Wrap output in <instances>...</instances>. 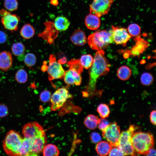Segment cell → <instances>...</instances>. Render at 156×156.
<instances>
[{
  "label": "cell",
  "instance_id": "836d02e7",
  "mask_svg": "<svg viewBox=\"0 0 156 156\" xmlns=\"http://www.w3.org/2000/svg\"><path fill=\"white\" fill-rule=\"evenodd\" d=\"M51 93L50 91L45 90L42 92L40 95V101L44 103L49 101L51 99Z\"/></svg>",
  "mask_w": 156,
  "mask_h": 156
},
{
  "label": "cell",
  "instance_id": "d6986e66",
  "mask_svg": "<svg viewBox=\"0 0 156 156\" xmlns=\"http://www.w3.org/2000/svg\"><path fill=\"white\" fill-rule=\"evenodd\" d=\"M54 25L57 30L64 31L67 30L68 28L70 23L65 17L59 16L55 19Z\"/></svg>",
  "mask_w": 156,
  "mask_h": 156
},
{
  "label": "cell",
  "instance_id": "2e32d148",
  "mask_svg": "<svg viewBox=\"0 0 156 156\" xmlns=\"http://www.w3.org/2000/svg\"><path fill=\"white\" fill-rule=\"evenodd\" d=\"M13 59L11 53L8 51L0 52V70L8 71L12 67Z\"/></svg>",
  "mask_w": 156,
  "mask_h": 156
},
{
  "label": "cell",
  "instance_id": "30bf717a",
  "mask_svg": "<svg viewBox=\"0 0 156 156\" xmlns=\"http://www.w3.org/2000/svg\"><path fill=\"white\" fill-rule=\"evenodd\" d=\"M113 0H93L90 5V13L99 17L107 14Z\"/></svg>",
  "mask_w": 156,
  "mask_h": 156
},
{
  "label": "cell",
  "instance_id": "4316f807",
  "mask_svg": "<svg viewBox=\"0 0 156 156\" xmlns=\"http://www.w3.org/2000/svg\"><path fill=\"white\" fill-rule=\"evenodd\" d=\"M93 60V58L91 55L86 54L83 55L81 56L79 61L83 68L88 69L91 66Z\"/></svg>",
  "mask_w": 156,
  "mask_h": 156
},
{
  "label": "cell",
  "instance_id": "1f68e13d",
  "mask_svg": "<svg viewBox=\"0 0 156 156\" xmlns=\"http://www.w3.org/2000/svg\"><path fill=\"white\" fill-rule=\"evenodd\" d=\"M127 30L129 34L131 36H136L140 34L141 28L138 25L135 23H132L128 26Z\"/></svg>",
  "mask_w": 156,
  "mask_h": 156
},
{
  "label": "cell",
  "instance_id": "484cf974",
  "mask_svg": "<svg viewBox=\"0 0 156 156\" xmlns=\"http://www.w3.org/2000/svg\"><path fill=\"white\" fill-rule=\"evenodd\" d=\"M24 45L20 42L14 43L11 47V51L13 55L17 57H21L24 54L25 51Z\"/></svg>",
  "mask_w": 156,
  "mask_h": 156
},
{
  "label": "cell",
  "instance_id": "44dd1931",
  "mask_svg": "<svg viewBox=\"0 0 156 156\" xmlns=\"http://www.w3.org/2000/svg\"><path fill=\"white\" fill-rule=\"evenodd\" d=\"M100 119L96 116L90 114L86 118L84 121V124L88 129H94L98 126Z\"/></svg>",
  "mask_w": 156,
  "mask_h": 156
},
{
  "label": "cell",
  "instance_id": "83f0119b",
  "mask_svg": "<svg viewBox=\"0 0 156 156\" xmlns=\"http://www.w3.org/2000/svg\"><path fill=\"white\" fill-rule=\"evenodd\" d=\"M28 77L27 73L25 70L23 68H21L16 73L15 80L18 83H23L27 81Z\"/></svg>",
  "mask_w": 156,
  "mask_h": 156
},
{
  "label": "cell",
  "instance_id": "5bb4252c",
  "mask_svg": "<svg viewBox=\"0 0 156 156\" xmlns=\"http://www.w3.org/2000/svg\"><path fill=\"white\" fill-rule=\"evenodd\" d=\"M47 140L46 135L31 139L30 156H38L42 151Z\"/></svg>",
  "mask_w": 156,
  "mask_h": 156
},
{
  "label": "cell",
  "instance_id": "7402d4cb",
  "mask_svg": "<svg viewBox=\"0 0 156 156\" xmlns=\"http://www.w3.org/2000/svg\"><path fill=\"white\" fill-rule=\"evenodd\" d=\"M31 139L23 138L19 156H30Z\"/></svg>",
  "mask_w": 156,
  "mask_h": 156
},
{
  "label": "cell",
  "instance_id": "d6a6232c",
  "mask_svg": "<svg viewBox=\"0 0 156 156\" xmlns=\"http://www.w3.org/2000/svg\"><path fill=\"white\" fill-rule=\"evenodd\" d=\"M4 5L9 11H13L17 9L18 4L17 0H5Z\"/></svg>",
  "mask_w": 156,
  "mask_h": 156
},
{
  "label": "cell",
  "instance_id": "f546056e",
  "mask_svg": "<svg viewBox=\"0 0 156 156\" xmlns=\"http://www.w3.org/2000/svg\"><path fill=\"white\" fill-rule=\"evenodd\" d=\"M35 55L31 53H28L25 56L24 62L27 67H31L34 66L36 62Z\"/></svg>",
  "mask_w": 156,
  "mask_h": 156
},
{
  "label": "cell",
  "instance_id": "9a60e30c",
  "mask_svg": "<svg viewBox=\"0 0 156 156\" xmlns=\"http://www.w3.org/2000/svg\"><path fill=\"white\" fill-rule=\"evenodd\" d=\"M134 40L135 44L130 51V54L134 56H138L144 51L148 47L149 43L140 36L135 37Z\"/></svg>",
  "mask_w": 156,
  "mask_h": 156
},
{
  "label": "cell",
  "instance_id": "8d00e7d4",
  "mask_svg": "<svg viewBox=\"0 0 156 156\" xmlns=\"http://www.w3.org/2000/svg\"><path fill=\"white\" fill-rule=\"evenodd\" d=\"M110 124L109 121L106 119L102 118L100 119V122L98 124V128L103 131Z\"/></svg>",
  "mask_w": 156,
  "mask_h": 156
},
{
  "label": "cell",
  "instance_id": "52a82bcc",
  "mask_svg": "<svg viewBox=\"0 0 156 156\" xmlns=\"http://www.w3.org/2000/svg\"><path fill=\"white\" fill-rule=\"evenodd\" d=\"M72 97L65 88H58L51 96V109L55 111L61 108L67 100Z\"/></svg>",
  "mask_w": 156,
  "mask_h": 156
},
{
  "label": "cell",
  "instance_id": "603a6c76",
  "mask_svg": "<svg viewBox=\"0 0 156 156\" xmlns=\"http://www.w3.org/2000/svg\"><path fill=\"white\" fill-rule=\"evenodd\" d=\"M20 33L21 36L24 39H29L34 35L35 29L31 25L27 23L23 26Z\"/></svg>",
  "mask_w": 156,
  "mask_h": 156
},
{
  "label": "cell",
  "instance_id": "ffe728a7",
  "mask_svg": "<svg viewBox=\"0 0 156 156\" xmlns=\"http://www.w3.org/2000/svg\"><path fill=\"white\" fill-rule=\"evenodd\" d=\"M112 146L105 141L99 142L97 144L96 150L100 155L106 156L108 155L112 147Z\"/></svg>",
  "mask_w": 156,
  "mask_h": 156
},
{
  "label": "cell",
  "instance_id": "4dcf8cb0",
  "mask_svg": "<svg viewBox=\"0 0 156 156\" xmlns=\"http://www.w3.org/2000/svg\"><path fill=\"white\" fill-rule=\"evenodd\" d=\"M153 77L150 73L145 72L143 73L140 77L141 83L145 86H148L150 85L153 81Z\"/></svg>",
  "mask_w": 156,
  "mask_h": 156
},
{
  "label": "cell",
  "instance_id": "e0dca14e",
  "mask_svg": "<svg viewBox=\"0 0 156 156\" xmlns=\"http://www.w3.org/2000/svg\"><path fill=\"white\" fill-rule=\"evenodd\" d=\"M70 39L75 45L82 46L86 42L87 38L84 32L80 29L76 30L71 35Z\"/></svg>",
  "mask_w": 156,
  "mask_h": 156
},
{
  "label": "cell",
  "instance_id": "d590c367",
  "mask_svg": "<svg viewBox=\"0 0 156 156\" xmlns=\"http://www.w3.org/2000/svg\"><path fill=\"white\" fill-rule=\"evenodd\" d=\"M90 139L92 142L96 144L101 140V138L99 133L93 132L90 135Z\"/></svg>",
  "mask_w": 156,
  "mask_h": 156
},
{
  "label": "cell",
  "instance_id": "e575fe53",
  "mask_svg": "<svg viewBox=\"0 0 156 156\" xmlns=\"http://www.w3.org/2000/svg\"><path fill=\"white\" fill-rule=\"evenodd\" d=\"M109 156H124L125 155L120 149L117 146H112L109 153Z\"/></svg>",
  "mask_w": 156,
  "mask_h": 156
},
{
  "label": "cell",
  "instance_id": "8992f818",
  "mask_svg": "<svg viewBox=\"0 0 156 156\" xmlns=\"http://www.w3.org/2000/svg\"><path fill=\"white\" fill-rule=\"evenodd\" d=\"M134 127L131 126L126 131H122L120 134L118 146L125 155H135V151L132 143V137L134 133Z\"/></svg>",
  "mask_w": 156,
  "mask_h": 156
},
{
  "label": "cell",
  "instance_id": "8fae6325",
  "mask_svg": "<svg viewBox=\"0 0 156 156\" xmlns=\"http://www.w3.org/2000/svg\"><path fill=\"white\" fill-rule=\"evenodd\" d=\"M22 133L24 138H34L46 135L42 127L38 122H28L23 126Z\"/></svg>",
  "mask_w": 156,
  "mask_h": 156
},
{
  "label": "cell",
  "instance_id": "f35d334b",
  "mask_svg": "<svg viewBox=\"0 0 156 156\" xmlns=\"http://www.w3.org/2000/svg\"><path fill=\"white\" fill-rule=\"evenodd\" d=\"M150 120L151 123L154 125H156V111H152L150 115Z\"/></svg>",
  "mask_w": 156,
  "mask_h": 156
},
{
  "label": "cell",
  "instance_id": "74e56055",
  "mask_svg": "<svg viewBox=\"0 0 156 156\" xmlns=\"http://www.w3.org/2000/svg\"><path fill=\"white\" fill-rule=\"evenodd\" d=\"M8 114L7 107L3 104H0V117L6 116Z\"/></svg>",
  "mask_w": 156,
  "mask_h": 156
},
{
  "label": "cell",
  "instance_id": "7c38bea8",
  "mask_svg": "<svg viewBox=\"0 0 156 156\" xmlns=\"http://www.w3.org/2000/svg\"><path fill=\"white\" fill-rule=\"evenodd\" d=\"M47 70L50 80L62 78L65 72L61 64L56 61L55 57L53 54L50 55Z\"/></svg>",
  "mask_w": 156,
  "mask_h": 156
},
{
  "label": "cell",
  "instance_id": "ba28073f",
  "mask_svg": "<svg viewBox=\"0 0 156 156\" xmlns=\"http://www.w3.org/2000/svg\"><path fill=\"white\" fill-rule=\"evenodd\" d=\"M0 16L1 23L5 29L12 32L17 30L20 20L19 16L4 9L0 10Z\"/></svg>",
  "mask_w": 156,
  "mask_h": 156
},
{
  "label": "cell",
  "instance_id": "60d3db41",
  "mask_svg": "<svg viewBox=\"0 0 156 156\" xmlns=\"http://www.w3.org/2000/svg\"><path fill=\"white\" fill-rule=\"evenodd\" d=\"M148 156H155L156 155L155 150L153 148L150 149L148 151L147 154L146 155Z\"/></svg>",
  "mask_w": 156,
  "mask_h": 156
},
{
  "label": "cell",
  "instance_id": "f1b7e54d",
  "mask_svg": "<svg viewBox=\"0 0 156 156\" xmlns=\"http://www.w3.org/2000/svg\"><path fill=\"white\" fill-rule=\"evenodd\" d=\"M97 111L101 117L103 118L108 117L110 114L109 107L105 104H100L98 107Z\"/></svg>",
  "mask_w": 156,
  "mask_h": 156
},
{
  "label": "cell",
  "instance_id": "4fadbf2b",
  "mask_svg": "<svg viewBox=\"0 0 156 156\" xmlns=\"http://www.w3.org/2000/svg\"><path fill=\"white\" fill-rule=\"evenodd\" d=\"M111 30L114 41L117 44L125 47L132 37L125 28L113 26Z\"/></svg>",
  "mask_w": 156,
  "mask_h": 156
},
{
  "label": "cell",
  "instance_id": "3957f363",
  "mask_svg": "<svg viewBox=\"0 0 156 156\" xmlns=\"http://www.w3.org/2000/svg\"><path fill=\"white\" fill-rule=\"evenodd\" d=\"M113 42L112 30H98L89 36L87 39L90 47L97 51L105 49Z\"/></svg>",
  "mask_w": 156,
  "mask_h": 156
},
{
  "label": "cell",
  "instance_id": "5b68a950",
  "mask_svg": "<svg viewBox=\"0 0 156 156\" xmlns=\"http://www.w3.org/2000/svg\"><path fill=\"white\" fill-rule=\"evenodd\" d=\"M67 64L69 69L65 72L64 76L65 82L68 85H80L82 81L80 74L82 72L83 68L80 64L79 60H71Z\"/></svg>",
  "mask_w": 156,
  "mask_h": 156
},
{
  "label": "cell",
  "instance_id": "ac0fdd59",
  "mask_svg": "<svg viewBox=\"0 0 156 156\" xmlns=\"http://www.w3.org/2000/svg\"><path fill=\"white\" fill-rule=\"evenodd\" d=\"M85 23L88 29L94 30L99 27L101 21L99 17L94 14L90 13L86 17Z\"/></svg>",
  "mask_w": 156,
  "mask_h": 156
},
{
  "label": "cell",
  "instance_id": "d4e9b609",
  "mask_svg": "<svg viewBox=\"0 0 156 156\" xmlns=\"http://www.w3.org/2000/svg\"><path fill=\"white\" fill-rule=\"evenodd\" d=\"M131 74V70L130 68L125 66H120L117 72V75L118 78L124 81L128 79L130 77Z\"/></svg>",
  "mask_w": 156,
  "mask_h": 156
},
{
  "label": "cell",
  "instance_id": "ab89813d",
  "mask_svg": "<svg viewBox=\"0 0 156 156\" xmlns=\"http://www.w3.org/2000/svg\"><path fill=\"white\" fill-rule=\"evenodd\" d=\"M7 40L6 34L2 31H0V44L5 43Z\"/></svg>",
  "mask_w": 156,
  "mask_h": 156
},
{
  "label": "cell",
  "instance_id": "cb8c5ba5",
  "mask_svg": "<svg viewBox=\"0 0 156 156\" xmlns=\"http://www.w3.org/2000/svg\"><path fill=\"white\" fill-rule=\"evenodd\" d=\"M42 151L44 156H57L59 154V151L57 147L51 144L45 145Z\"/></svg>",
  "mask_w": 156,
  "mask_h": 156
},
{
  "label": "cell",
  "instance_id": "b9f144b4",
  "mask_svg": "<svg viewBox=\"0 0 156 156\" xmlns=\"http://www.w3.org/2000/svg\"><path fill=\"white\" fill-rule=\"evenodd\" d=\"M51 3L54 5H56L58 4V0H51Z\"/></svg>",
  "mask_w": 156,
  "mask_h": 156
},
{
  "label": "cell",
  "instance_id": "277c9868",
  "mask_svg": "<svg viewBox=\"0 0 156 156\" xmlns=\"http://www.w3.org/2000/svg\"><path fill=\"white\" fill-rule=\"evenodd\" d=\"M23 139L18 132L9 131L3 142V147L6 154L10 156H19Z\"/></svg>",
  "mask_w": 156,
  "mask_h": 156
},
{
  "label": "cell",
  "instance_id": "6da1fadb",
  "mask_svg": "<svg viewBox=\"0 0 156 156\" xmlns=\"http://www.w3.org/2000/svg\"><path fill=\"white\" fill-rule=\"evenodd\" d=\"M103 49L96 53L89 73V80L86 88L87 94L94 95L96 90V84L98 78L109 72L110 64L105 56Z\"/></svg>",
  "mask_w": 156,
  "mask_h": 156
},
{
  "label": "cell",
  "instance_id": "9c48e42d",
  "mask_svg": "<svg viewBox=\"0 0 156 156\" xmlns=\"http://www.w3.org/2000/svg\"><path fill=\"white\" fill-rule=\"evenodd\" d=\"M102 131V136L112 146H118L120 130L116 122L110 124Z\"/></svg>",
  "mask_w": 156,
  "mask_h": 156
},
{
  "label": "cell",
  "instance_id": "7a4b0ae2",
  "mask_svg": "<svg viewBox=\"0 0 156 156\" xmlns=\"http://www.w3.org/2000/svg\"><path fill=\"white\" fill-rule=\"evenodd\" d=\"M131 141L135 152L140 155H146L149 150L153 148L154 146L153 135L148 133L141 132L134 133Z\"/></svg>",
  "mask_w": 156,
  "mask_h": 156
}]
</instances>
